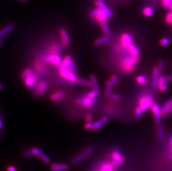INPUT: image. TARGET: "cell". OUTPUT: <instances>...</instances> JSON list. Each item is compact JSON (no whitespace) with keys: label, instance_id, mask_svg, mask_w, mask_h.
<instances>
[{"label":"cell","instance_id":"cell-1","mask_svg":"<svg viewBox=\"0 0 172 171\" xmlns=\"http://www.w3.org/2000/svg\"><path fill=\"white\" fill-rule=\"evenodd\" d=\"M139 60L138 56L132 55L124 57L122 61V67L126 71H131L134 67V65Z\"/></svg>","mask_w":172,"mask_h":171},{"label":"cell","instance_id":"cell-2","mask_svg":"<svg viewBox=\"0 0 172 171\" xmlns=\"http://www.w3.org/2000/svg\"><path fill=\"white\" fill-rule=\"evenodd\" d=\"M97 96V94L94 92V91H91L88 93L86 96L78 100L77 103L87 108L91 107L95 103V100Z\"/></svg>","mask_w":172,"mask_h":171},{"label":"cell","instance_id":"cell-3","mask_svg":"<svg viewBox=\"0 0 172 171\" xmlns=\"http://www.w3.org/2000/svg\"><path fill=\"white\" fill-rule=\"evenodd\" d=\"M111 158L112 160L110 164L113 168L118 167L125 160V158L123 156H122L121 152L118 149L115 150L111 154Z\"/></svg>","mask_w":172,"mask_h":171},{"label":"cell","instance_id":"cell-4","mask_svg":"<svg viewBox=\"0 0 172 171\" xmlns=\"http://www.w3.org/2000/svg\"><path fill=\"white\" fill-rule=\"evenodd\" d=\"M60 66L59 72L60 74L62 77L68 79V81L72 82H76L78 78L73 72L70 71L67 68L61 66L60 64L59 65Z\"/></svg>","mask_w":172,"mask_h":171},{"label":"cell","instance_id":"cell-5","mask_svg":"<svg viewBox=\"0 0 172 171\" xmlns=\"http://www.w3.org/2000/svg\"><path fill=\"white\" fill-rule=\"evenodd\" d=\"M153 104V101L151 97L149 96H143L139 100V106L143 110H148Z\"/></svg>","mask_w":172,"mask_h":171},{"label":"cell","instance_id":"cell-6","mask_svg":"<svg viewBox=\"0 0 172 171\" xmlns=\"http://www.w3.org/2000/svg\"><path fill=\"white\" fill-rule=\"evenodd\" d=\"M93 151V148L92 147H88L87 148H86L83 151L82 153H80L78 156L75 157L72 160V163L74 164L79 163L80 162H81L84 159H85L86 157L89 156L90 154L92 153Z\"/></svg>","mask_w":172,"mask_h":171},{"label":"cell","instance_id":"cell-7","mask_svg":"<svg viewBox=\"0 0 172 171\" xmlns=\"http://www.w3.org/2000/svg\"><path fill=\"white\" fill-rule=\"evenodd\" d=\"M47 83L46 81H42L40 82L35 88L34 93L36 97L41 96L46 91L47 88Z\"/></svg>","mask_w":172,"mask_h":171},{"label":"cell","instance_id":"cell-8","mask_svg":"<svg viewBox=\"0 0 172 171\" xmlns=\"http://www.w3.org/2000/svg\"><path fill=\"white\" fill-rule=\"evenodd\" d=\"M31 150V151H32L33 156L35 155V156H38L41 160L44 162L45 163H50V158L48 157L46 154H45V153H43V152H42L40 149L37 148H36V147H34V148H33Z\"/></svg>","mask_w":172,"mask_h":171},{"label":"cell","instance_id":"cell-9","mask_svg":"<svg viewBox=\"0 0 172 171\" xmlns=\"http://www.w3.org/2000/svg\"><path fill=\"white\" fill-rule=\"evenodd\" d=\"M95 3L97 7L100 8L102 11H104L107 14V17L110 18L113 17V14L111 10L107 7V6L105 4H104V2L102 0H95Z\"/></svg>","mask_w":172,"mask_h":171},{"label":"cell","instance_id":"cell-10","mask_svg":"<svg viewBox=\"0 0 172 171\" xmlns=\"http://www.w3.org/2000/svg\"><path fill=\"white\" fill-rule=\"evenodd\" d=\"M151 107L155 119V121L158 124H160L161 122V112L160 107L158 104H153Z\"/></svg>","mask_w":172,"mask_h":171},{"label":"cell","instance_id":"cell-11","mask_svg":"<svg viewBox=\"0 0 172 171\" xmlns=\"http://www.w3.org/2000/svg\"><path fill=\"white\" fill-rule=\"evenodd\" d=\"M45 61L47 62L51 63L56 65L61 64V57L57 54H51L49 56H47L45 58Z\"/></svg>","mask_w":172,"mask_h":171},{"label":"cell","instance_id":"cell-12","mask_svg":"<svg viewBox=\"0 0 172 171\" xmlns=\"http://www.w3.org/2000/svg\"><path fill=\"white\" fill-rule=\"evenodd\" d=\"M133 40V37L129 33H124L121 37V43L122 45L126 48L130 45Z\"/></svg>","mask_w":172,"mask_h":171},{"label":"cell","instance_id":"cell-13","mask_svg":"<svg viewBox=\"0 0 172 171\" xmlns=\"http://www.w3.org/2000/svg\"><path fill=\"white\" fill-rule=\"evenodd\" d=\"M21 75V78L27 87L32 89L34 87L35 82H36L35 81H33L32 79L27 77V76H26L25 74L24 73L23 71L22 72Z\"/></svg>","mask_w":172,"mask_h":171},{"label":"cell","instance_id":"cell-14","mask_svg":"<svg viewBox=\"0 0 172 171\" xmlns=\"http://www.w3.org/2000/svg\"><path fill=\"white\" fill-rule=\"evenodd\" d=\"M167 79H165V77H164L163 76H160L159 77V79H158V87H159V89L161 91H163V92H164L167 89Z\"/></svg>","mask_w":172,"mask_h":171},{"label":"cell","instance_id":"cell-15","mask_svg":"<svg viewBox=\"0 0 172 171\" xmlns=\"http://www.w3.org/2000/svg\"><path fill=\"white\" fill-rule=\"evenodd\" d=\"M68 169V165L64 163H54L51 166V171H65Z\"/></svg>","mask_w":172,"mask_h":171},{"label":"cell","instance_id":"cell-16","mask_svg":"<svg viewBox=\"0 0 172 171\" xmlns=\"http://www.w3.org/2000/svg\"><path fill=\"white\" fill-rule=\"evenodd\" d=\"M172 100H169L161 108V114L167 115L172 110Z\"/></svg>","mask_w":172,"mask_h":171},{"label":"cell","instance_id":"cell-17","mask_svg":"<svg viewBox=\"0 0 172 171\" xmlns=\"http://www.w3.org/2000/svg\"><path fill=\"white\" fill-rule=\"evenodd\" d=\"M108 121V118L107 117H104L99 120V121L93 123V129L95 131H97L100 129L104 125H105Z\"/></svg>","mask_w":172,"mask_h":171},{"label":"cell","instance_id":"cell-18","mask_svg":"<svg viewBox=\"0 0 172 171\" xmlns=\"http://www.w3.org/2000/svg\"><path fill=\"white\" fill-rule=\"evenodd\" d=\"M60 34L61 36L62 42L64 46H68L69 44V38H68V34L66 31L64 29H61L60 31Z\"/></svg>","mask_w":172,"mask_h":171},{"label":"cell","instance_id":"cell-19","mask_svg":"<svg viewBox=\"0 0 172 171\" xmlns=\"http://www.w3.org/2000/svg\"><path fill=\"white\" fill-rule=\"evenodd\" d=\"M159 71L158 68L155 67L153 72V86L154 89L158 88V79H159Z\"/></svg>","mask_w":172,"mask_h":171},{"label":"cell","instance_id":"cell-20","mask_svg":"<svg viewBox=\"0 0 172 171\" xmlns=\"http://www.w3.org/2000/svg\"><path fill=\"white\" fill-rule=\"evenodd\" d=\"M113 166L109 163L106 162H102L98 169L96 171H113Z\"/></svg>","mask_w":172,"mask_h":171},{"label":"cell","instance_id":"cell-21","mask_svg":"<svg viewBox=\"0 0 172 171\" xmlns=\"http://www.w3.org/2000/svg\"><path fill=\"white\" fill-rule=\"evenodd\" d=\"M90 82L91 83L92 86L93 87V91L97 95L99 93V89L97 82V78L94 75H91L90 76Z\"/></svg>","mask_w":172,"mask_h":171},{"label":"cell","instance_id":"cell-22","mask_svg":"<svg viewBox=\"0 0 172 171\" xmlns=\"http://www.w3.org/2000/svg\"><path fill=\"white\" fill-rule=\"evenodd\" d=\"M14 29V25L13 24H10L7 25L6 27H5L4 29L1 30L0 31V39L5 36V35L7 34L8 33L11 32Z\"/></svg>","mask_w":172,"mask_h":171},{"label":"cell","instance_id":"cell-23","mask_svg":"<svg viewBox=\"0 0 172 171\" xmlns=\"http://www.w3.org/2000/svg\"><path fill=\"white\" fill-rule=\"evenodd\" d=\"M99 23L101 26V27L103 30L104 33L107 35V36H109L110 35V31L108 28V25L107 23L106 20H103L99 21Z\"/></svg>","mask_w":172,"mask_h":171},{"label":"cell","instance_id":"cell-24","mask_svg":"<svg viewBox=\"0 0 172 171\" xmlns=\"http://www.w3.org/2000/svg\"><path fill=\"white\" fill-rule=\"evenodd\" d=\"M127 48H128V50L129 51V52L132 55L138 56V54H139V51L138 48L134 44L131 43L130 45L128 46Z\"/></svg>","mask_w":172,"mask_h":171},{"label":"cell","instance_id":"cell-25","mask_svg":"<svg viewBox=\"0 0 172 171\" xmlns=\"http://www.w3.org/2000/svg\"><path fill=\"white\" fill-rule=\"evenodd\" d=\"M24 73L25 74L26 76H27V77H29L30 78L32 79L33 81H35V82H36V80H37V78H36V76L34 74L33 72L32 71L31 69L29 68H26L25 70L24 71Z\"/></svg>","mask_w":172,"mask_h":171},{"label":"cell","instance_id":"cell-26","mask_svg":"<svg viewBox=\"0 0 172 171\" xmlns=\"http://www.w3.org/2000/svg\"><path fill=\"white\" fill-rule=\"evenodd\" d=\"M110 37H109V36H104L103 37H101V38H100L99 39H97L95 41V44L97 45H102L103 43H105L108 42V41L110 40Z\"/></svg>","mask_w":172,"mask_h":171},{"label":"cell","instance_id":"cell-27","mask_svg":"<svg viewBox=\"0 0 172 171\" xmlns=\"http://www.w3.org/2000/svg\"><path fill=\"white\" fill-rule=\"evenodd\" d=\"M64 96V93L63 92H58L51 95L50 97L51 100L52 101H57L61 99Z\"/></svg>","mask_w":172,"mask_h":171},{"label":"cell","instance_id":"cell-28","mask_svg":"<svg viewBox=\"0 0 172 171\" xmlns=\"http://www.w3.org/2000/svg\"><path fill=\"white\" fill-rule=\"evenodd\" d=\"M158 135L159 139L163 141L165 138V134L164 132V128L161 125H159L158 127Z\"/></svg>","mask_w":172,"mask_h":171},{"label":"cell","instance_id":"cell-29","mask_svg":"<svg viewBox=\"0 0 172 171\" xmlns=\"http://www.w3.org/2000/svg\"><path fill=\"white\" fill-rule=\"evenodd\" d=\"M76 82L79 85L86 86V87H91L92 86L91 82L90 81L86 80V79H78L77 81H76Z\"/></svg>","mask_w":172,"mask_h":171},{"label":"cell","instance_id":"cell-30","mask_svg":"<svg viewBox=\"0 0 172 171\" xmlns=\"http://www.w3.org/2000/svg\"><path fill=\"white\" fill-rule=\"evenodd\" d=\"M72 62V58L70 56H66L65 57L63 61H62V64H60V65L64 67L68 68L69 64H70Z\"/></svg>","mask_w":172,"mask_h":171},{"label":"cell","instance_id":"cell-31","mask_svg":"<svg viewBox=\"0 0 172 171\" xmlns=\"http://www.w3.org/2000/svg\"><path fill=\"white\" fill-rule=\"evenodd\" d=\"M107 17V16L106 14L104 12V11L101 10L95 18H96L98 21H99L103 20H106Z\"/></svg>","mask_w":172,"mask_h":171},{"label":"cell","instance_id":"cell-32","mask_svg":"<svg viewBox=\"0 0 172 171\" xmlns=\"http://www.w3.org/2000/svg\"><path fill=\"white\" fill-rule=\"evenodd\" d=\"M143 14L147 17H150L153 14V10L151 7H147L144 8L143 10Z\"/></svg>","mask_w":172,"mask_h":171},{"label":"cell","instance_id":"cell-33","mask_svg":"<svg viewBox=\"0 0 172 171\" xmlns=\"http://www.w3.org/2000/svg\"><path fill=\"white\" fill-rule=\"evenodd\" d=\"M162 4L166 8H169L172 10V0H162Z\"/></svg>","mask_w":172,"mask_h":171},{"label":"cell","instance_id":"cell-34","mask_svg":"<svg viewBox=\"0 0 172 171\" xmlns=\"http://www.w3.org/2000/svg\"><path fill=\"white\" fill-rule=\"evenodd\" d=\"M136 81L140 85H144L147 82V79L144 76H139L136 79Z\"/></svg>","mask_w":172,"mask_h":171},{"label":"cell","instance_id":"cell-35","mask_svg":"<svg viewBox=\"0 0 172 171\" xmlns=\"http://www.w3.org/2000/svg\"><path fill=\"white\" fill-rule=\"evenodd\" d=\"M106 96L108 97V98H112V99H114V100H118L120 98V96L116 95V94H113V93H111V92L110 93H106L105 94Z\"/></svg>","mask_w":172,"mask_h":171},{"label":"cell","instance_id":"cell-36","mask_svg":"<svg viewBox=\"0 0 172 171\" xmlns=\"http://www.w3.org/2000/svg\"><path fill=\"white\" fill-rule=\"evenodd\" d=\"M101 10L100 8H99V7H97V8L96 9H95L94 10L92 11L91 12V14H90V16L91 17H93V18H95L96 17V16H97V14H99V12L101 11Z\"/></svg>","mask_w":172,"mask_h":171},{"label":"cell","instance_id":"cell-37","mask_svg":"<svg viewBox=\"0 0 172 171\" xmlns=\"http://www.w3.org/2000/svg\"><path fill=\"white\" fill-rule=\"evenodd\" d=\"M170 42V40L168 38H164L161 39L160 43L162 46H167Z\"/></svg>","mask_w":172,"mask_h":171},{"label":"cell","instance_id":"cell-38","mask_svg":"<svg viewBox=\"0 0 172 171\" xmlns=\"http://www.w3.org/2000/svg\"><path fill=\"white\" fill-rule=\"evenodd\" d=\"M143 110L139 106L138 107L136 108V110H135V115L137 117H140V116L143 113Z\"/></svg>","mask_w":172,"mask_h":171},{"label":"cell","instance_id":"cell-39","mask_svg":"<svg viewBox=\"0 0 172 171\" xmlns=\"http://www.w3.org/2000/svg\"><path fill=\"white\" fill-rule=\"evenodd\" d=\"M172 21V12H169L166 17V22L168 24H171Z\"/></svg>","mask_w":172,"mask_h":171},{"label":"cell","instance_id":"cell-40","mask_svg":"<svg viewBox=\"0 0 172 171\" xmlns=\"http://www.w3.org/2000/svg\"><path fill=\"white\" fill-rule=\"evenodd\" d=\"M112 85L110 81H108L106 83V91L107 93L111 92V89H112Z\"/></svg>","mask_w":172,"mask_h":171},{"label":"cell","instance_id":"cell-41","mask_svg":"<svg viewBox=\"0 0 172 171\" xmlns=\"http://www.w3.org/2000/svg\"><path fill=\"white\" fill-rule=\"evenodd\" d=\"M23 154H24V156L25 157H31V156H33L31 150H26V151L24 152Z\"/></svg>","mask_w":172,"mask_h":171},{"label":"cell","instance_id":"cell-42","mask_svg":"<svg viewBox=\"0 0 172 171\" xmlns=\"http://www.w3.org/2000/svg\"><path fill=\"white\" fill-rule=\"evenodd\" d=\"M85 121H86V123H91L92 121H93V116L91 114H87Z\"/></svg>","mask_w":172,"mask_h":171},{"label":"cell","instance_id":"cell-43","mask_svg":"<svg viewBox=\"0 0 172 171\" xmlns=\"http://www.w3.org/2000/svg\"><path fill=\"white\" fill-rule=\"evenodd\" d=\"M117 80H118L117 76L116 75H113L111 77V81H110L112 86H115L116 85V83L117 82Z\"/></svg>","mask_w":172,"mask_h":171},{"label":"cell","instance_id":"cell-44","mask_svg":"<svg viewBox=\"0 0 172 171\" xmlns=\"http://www.w3.org/2000/svg\"><path fill=\"white\" fill-rule=\"evenodd\" d=\"M164 62L163 61H160V62L159 63V66H158V68L159 71H163V68H164Z\"/></svg>","mask_w":172,"mask_h":171},{"label":"cell","instance_id":"cell-45","mask_svg":"<svg viewBox=\"0 0 172 171\" xmlns=\"http://www.w3.org/2000/svg\"><path fill=\"white\" fill-rule=\"evenodd\" d=\"M70 71L73 72L75 70V64L74 62H72L70 64H69L68 67L67 68Z\"/></svg>","mask_w":172,"mask_h":171},{"label":"cell","instance_id":"cell-46","mask_svg":"<svg viewBox=\"0 0 172 171\" xmlns=\"http://www.w3.org/2000/svg\"><path fill=\"white\" fill-rule=\"evenodd\" d=\"M93 122L90 123H85V128L87 129H92L93 128Z\"/></svg>","mask_w":172,"mask_h":171},{"label":"cell","instance_id":"cell-47","mask_svg":"<svg viewBox=\"0 0 172 171\" xmlns=\"http://www.w3.org/2000/svg\"><path fill=\"white\" fill-rule=\"evenodd\" d=\"M7 171H16V168L14 167V166H9L8 168H7Z\"/></svg>","mask_w":172,"mask_h":171},{"label":"cell","instance_id":"cell-48","mask_svg":"<svg viewBox=\"0 0 172 171\" xmlns=\"http://www.w3.org/2000/svg\"><path fill=\"white\" fill-rule=\"evenodd\" d=\"M2 128H3V122L2 118L0 116V129H2Z\"/></svg>","mask_w":172,"mask_h":171},{"label":"cell","instance_id":"cell-49","mask_svg":"<svg viewBox=\"0 0 172 171\" xmlns=\"http://www.w3.org/2000/svg\"><path fill=\"white\" fill-rule=\"evenodd\" d=\"M3 89H4V85H3V84L1 83H0V91H1Z\"/></svg>","mask_w":172,"mask_h":171},{"label":"cell","instance_id":"cell-50","mask_svg":"<svg viewBox=\"0 0 172 171\" xmlns=\"http://www.w3.org/2000/svg\"><path fill=\"white\" fill-rule=\"evenodd\" d=\"M22 1H27V0H21Z\"/></svg>","mask_w":172,"mask_h":171},{"label":"cell","instance_id":"cell-51","mask_svg":"<svg viewBox=\"0 0 172 171\" xmlns=\"http://www.w3.org/2000/svg\"><path fill=\"white\" fill-rule=\"evenodd\" d=\"M1 41H0V46H1Z\"/></svg>","mask_w":172,"mask_h":171}]
</instances>
